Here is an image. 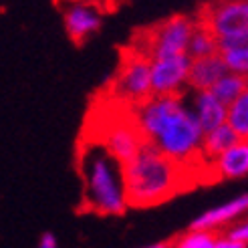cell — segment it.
<instances>
[{"label": "cell", "instance_id": "19", "mask_svg": "<svg viewBox=\"0 0 248 248\" xmlns=\"http://www.w3.org/2000/svg\"><path fill=\"white\" fill-rule=\"evenodd\" d=\"M218 232H200V230H188L173 242L170 248H214Z\"/></svg>", "mask_w": 248, "mask_h": 248}, {"label": "cell", "instance_id": "6", "mask_svg": "<svg viewBox=\"0 0 248 248\" xmlns=\"http://www.w3.org/2000/svg\"><path fill=\"white\" fill-rule=\"evenodd\" d=\"M192 59L188 55H173L152 59V95H180L188 87Z\"/></svg>", "mask_w": 248, "mask_h": 248}, {"label": "cell", "instance_id": "8", "mask_svg": "<svg viewBox=\"0 0 248 248\" xmlns=\"http://www.w3.org/2000/svg\"><path fill=\"white\" fill-rule=\"evenodd\" d=\"M248 210V194L242 192L238 196L230 198L228 202L216 204L212 208H206L204 212L198 214L192 222L188 230H200V232H220L224 230L228 224L240 220Z\"/></svg>", "mask_w": 248, "mask_h": 248}, {"label": "cell", "instance_id": "3", "mask_svg": "<svg viewBox=\"0 0 248 248\" xmlns=\"http://www.w3.org/2000/svg\"><path fill=\"white\" fill-rule=\"evenodd\" d=\"M81 178L85 208L99 216H123L129 210L123 166L99 141L81 147Z\"/></svg>", "mask_w": 248, "mask_h": 248}, {"label": "cell", "instance_id": "15", "mask_svg": "<svg viewBox=\"0 0 248 248\" xmlns=\"http://www.w3.org/2000/svg\"><path fill=\"white\" fill-rule=\"evenodd\" d=\"M218 57L226 71L234 75H248V43H226L218 45Z\"/></svg>", "mask_w": 248, "mask_h": 248}, {"label": "cell", "instance_id": "12", "mask_svg": "<svg viewBox=\"0 0 248 248\" xmlns=\"http://www.w3.org/2000/svg\"><path fill=\"white\" fill-rule=\"evenodd\" d=\"M214 170L220 180H244L248 176V141L240 140L230 150L214 159Z\"/></svg>", "mask_w": 248, "mask_h": 248}, {"label": "cell", "instance_id": "17", "mask_svg": "<svg viewBox=\"0 0 248 248\" xmlns=\"http://www.w3.org/2000/svg\"><path fill=\"white\" fill-rule=\"evenodd\" d=\"M186 55L192 61L194 59H204V57H212L218 55V45L216 39L212 36L204 24H196V29L188 41V48H186Z\"/></svg>", "mask_w": 248, "mask_h": 248}, {"label": "cell", "instance_id": "22", "mask_svg": "<svg viewBox=\"0 0 248 248\" xmlns=\"http://www.w3.org/2000/svg\"><path fill=\"white\" fill-rule=\"evenodd\" d=\"M214 248H246V244H238V242H232V240H228L226 236H222V234L218 232Z\"/></svg>", "mask_w": 248, "mask_h": 248}, {"label": "cell", "instance_id": "4", "mask_svg": "<svg viewBox=\"0 0 248 248\" xmlns=\"http://www.w3.org/2000/svg\"><path fill=\"white\" fill-rule=\"evenodd\" d=\"M216 45L248 43V2L246 0H220L204 22Z\"/></svg>", "mask_w": 248, "mask_h": 248}, {"label": "cell", "instance_id": "21", "mask_svg": "<svg viewBox=\"0 0 248 248\" xmlns=\"http://www.w3.org/2000/svg\"><path fill=\"white\" fill-rule=\"evenodd\" d=\"M36 248H61L57 234L51 230H45L39 236V240H36Z\"/></svg>", "mask_w": 248, "mask_h": 248}, {"label": "cell", "instance_id": "10", "mask_svg": "<svg viewBox=\"0 0 248 248\" xmlns=\"http://www.w3.org/2000/svg\"><path fill=\"white\" fill-rule=\"evenodd\" d=\"M99 143L123 166L138 154L143 140L133 123H115L105 131V138L99 140Z\"/></svg>", "mask_w": 248, "mask_h": 248}, {"label": "cell", "instance_id": "5", "mask_svg": "<svg viewBox=\"0 0 248 248\" xmlns=\"http://www.w3.org/2000/svg\"><path fill=\"white\" fill-rule=\"evenodd\" d=\"M196 24L188 16H171L164 20L150 36V48H147V59H164L173 55H184L188 48V41L196 29Z\"/></svg>", "mask_w": 248, "mask_h": 248}, {"label": "cell", "instance_id": "7", "mask_svg": "<svg viewBox=\"0 0 248 248\" xmlns=\"http://www.w3.org/2000/svg\"><path fill=\"white\" fill-rule=\"evenodd\" d=\"M115 91L131 103H141L147 97H152V69L150 59L145 55H131L123 63L117 81Z\"/></svg>", "mask_w": 248, "mask_h": 248}, {"label": "cell", "instance_id": "2", "mask_svg": "<svg viewBox=\"0 0 248 248\" xmlns=\"http://www.w3.org/2000/svg\"><path fill=\"white\" fill-rule=\"evenodd\" d=\"M180 166L155 145L143 141L127 164H123V184L129 208H154L168 202L180 190Z\"/></svg>", "mask_w": 248, "mask_h": 248}, {"label": "cell", "instance_id": "20", "mask_svg": "<svg viewBox=\"0 0 248 248\" xmlns=\"http://www.w3.org/2000/svg\"><path fill=\"white\" fill-rule=\"evenodd\" d=\"M220 234H222V236H226L228 240H232V242L248 244V222L240 218L236 222H232V224H228Z\"/></svg>", "mask_w": 248, "mask_h": 248}, {"label": "cell", "instance_id": "9", "mask_svg": "<svg viewBox=\"0 0 248 248\" xmlns=\"http://www.w3.org/2000/svg\"><path fill=\"white\" fill-rule=\"evenodd\" d=\"M65 31L75 43L89 41L95 32L101 31L103 16L93 4L89 2H73L63 12Z\"/></svg>", "mask_w": 248, "mask_h": 248}, {"label": "cell", "instance_id": "23", "mask_svg": "<svg viewBox=\"0 0 248 248\" xmlns=\"http://www.w3.org/2000/svg\"><path fill=\"white\" fill-rule=\"evenodd\" d=\"M140 248H170V240H157V242L145 244V246H140Z\"/></svg>", "mask_w": 248, "mask_h": 248}, {"label": "cell", "instance_id": "14", "mask_svg": "<svg viewBox=\"0 0 248 248\" xmlns=\"http://www.w3.org/2000/svg\"><path fill=\"white\" fill-rule=\"evenodd\" d=\"M238 141H240V138L224 123V125L204 133L200 155H204L206 159H216L220 154H224L226 150H230V147Z\"/></svg>", "mask_w": 248, "mask_h": 248}, {"label": "cell", "instance_id": "16", "mask_svg": "<svg viewBox=\"0 0 248 248\" xmlns=\"http://www.w3.org/2000/svg\"><path fill=\"white\" fill-rule=\"evenodd\" d=\"M246 91H248L246 77L234 75V73H226V75L222 79H218L216 85L210 89V93H212L224 107H228L232 101H236V99L240 95H244Z\"/></svg>", "mask_w": 248, "mask_h": 248}, {"label": "cell", "instance_id": "13", "mask_svg": "<svg viewBox=\"0 0 248 248\" xmlns=\"http://www.w3.org/2000/svg\"><path fill=\"white\" fill-rule=\"evenodd\" d=\"M226 67L222 63L218 55L204 57V59H194L190 65V77H188V87L194 91H210L216 85L218 79L226 75Z\"/></svg>", "mask_w": 248, "mask_h": 248}, {"label": "cell", "instance_id": "11", "mask_svg": "<svg viewBox=\"0 0 248 248\" xmlns=\"http://www.w3.org/2000/svg\"><path fill=\"white\" fill-rule=\"evenodd\" d=\"M190 107L196 115L198 125H200V129L204 133L212 131V129L226 123V107L222 105L210 91H196Z\"/></svg>", "mask_w": 248, "mask_h": 248}, {"label": "cell", "instance_id": "18", "mask_svg": "<svg viewBox=\"0 0 248 248\" xmlns=\"http://www.w3.org/2000/svg\"><path fill=\"white\" fill-rule=\"evenodd\" d=\"M226 125L240 140H248V91L226 107Z\"/></svg>", "mask_w": 248, "mask_h": 248}, {"label": "cell", "instance_id": "1", "mask_svg": "<svg viewBox=\"0 0 248 248\" xmlns=\"http://www.w3.org/2000/svg\"><path fill=\"white\" fill-rule=\"evenodd\" d=\"M135 129L141 140L155 145L173 164L200 155L204 131L182 95H152L135 107Z\"/></svg>", "mask_w": 248, "mask_h": 248}]
</instances>
